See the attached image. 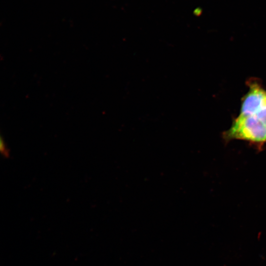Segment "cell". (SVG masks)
Listing matches in <instances>:
<instances>
[{
    "instance_id": "obj_1",
    "label": "cell",
    "mask_w": 266,
    "mask_h": 266,
    "mask_svg": "<svg viewBox=\"0 0 266 266\" xmlns=\"http://www.w3.org/2000/svg\"><path fill=\"white\" fill-rule=\"evenodd\" d=\"M223 137L226 140L239 139L263 144L266 142V125L255 115L240 114Z\"/></svg>"
},
{
    "instance_id": "obj_2",
    "label": "cell",
    "mask_w": 266,
    "mask_h": 266,
    "mask_svg": "<svg viewBox=\"0 0 266 266\" xmlns=\"http://www.w3.org/2000/svg\"><path fill=\"white\" fill-rule=\"evenodd\" d=\"M249 90L244 96L240 114L255 115L260 110L266 97V91L256 83L249 84Z\"/></svg>"
},
{
    "instance_id": "obj_3",
    "label": "cell",
    "mask_w": 266,
    "mask_h": 266,
    "mask_svg": "<svg viewBox=\"0 0 266 266\" xmlns=\"http://www.w3.org/2000/svg\"><path fill=\"white\" fill-rule=\"evenodd\" d=\"M0 150L1 154L5 158H8L9 156V152L7 148L4 139L1 136L0 138Z\"/></svg>"
}]
</instances>
